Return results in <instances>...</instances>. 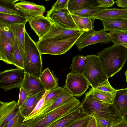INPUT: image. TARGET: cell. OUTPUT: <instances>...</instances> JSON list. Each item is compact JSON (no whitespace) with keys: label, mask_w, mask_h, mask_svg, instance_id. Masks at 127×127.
I'll use <instances>...</instances> for the list:
<instances>
[{"label":"cell","mask_w":127,"mask_h":127,"mask_svg":"<svg viewBox=\"0 0 127 127\" xmlns=\"http://www.w3.org/2000/svg\"><path fill=\"white\" fill-rule=\"evenodd\" d=\"M95 89L113 94H115L117 90L111 86L109 82L108 79L99 84Z\"/></svg>","instance_id":"f35d334b"},{"label":"cell","mask_w":127,"mask_h":127,"mask_svg":"<svg viewBox=\"0 0 127 127\" xmlns=\"http://www.w3.org/2000/svg\"><path fill=\"white\" fill-rule=\"evenodd\" d=\"M105 31L120 32L127 31V19L116 18L101 21Z\"/></svg>","instance_id":"44dd1931"},{"label":"cell","mask_w":127,"mask_h":127,"mask_svg":"<svg viewBox=\"0 0 127 127\" xmlns=\"http://www.w3.org/2000/svg\"><path fill=\"white\" fill-rule=\"evenodd\" d=\"M81 103L87 115L93 116V114L95 112L113 124L118 123L123 118L117 112L113 104L96 99L89 91L85 93V97Z\"/></svg>","instance_id":"3957f363"},{"label":"cell","mask_w":127,"mask_h":127,"mask_svg":"<svg viewBox=\"0 0 127 127\" xmlns=\"http://www.w3.org/2000/svg\"><path fill=\"white\" fill-rule=\"evenodd\" d=\"M25 118L19 112L14 118L8 122L3 127H18L23 123Z\"/></svg>","instance_id":"d590c367"},{"label":"cell","mask_w":127,"mask_h":127,"mask_svg":"<svg viewBox=\"0 0 127 127\" xmlns=\"http://www.w3.org/2000/svg\"><path fill=\"white\" fill-rule=\"evenodd\" d=\"M113 104L123 118L127 110V88L117 90Z\"/></svg>","instance_id":"ac0fdd59"},{"label":"cell","mask_w":127,"mask_h":127,"mask_svg":"<svg viewBox=\"0 0 127 127\" xmlns=\"http://www.w3.org/2000/svg\"><path fill=\"white\" fill-rule=\"evenodd\" d=\"M21 87L24 89L28 96L46 91L39 78L26 73Z\"/></svg>","instance_id":"9a60e30c"},{"label":"cell","mask_w":127,"mask_h":127,"mask_svg":"<svg viewBox=\"0 0 127 127\" xmlns=\"http://www.w3.org/2000/svg\"><path fill=\"white\" fill-rule=\"evenodd\" d=\"M16 43L0 37V60L7 64H13V53Z\"/></svg>","instance_id":"e0dca14e"},{"label":"cell","mask_w":127,"mask_h":127,"mask_svg":"<svg viewBox=\"0 0 127 127\" xmlns=\"http://www.w3.org/2000/svg\"><path fill=\"white\" fill-rule=\"evenodd\" d=\"M0 37L16 43L13 34L6 25L0 23Z\"/></svg>","instance_id":"e575fe53"},{"label":"cell","mask_w":127,"mask_h":127,"mask_svg":"<svg viewBox=\"0 0 127 127\" xmlns=\"http://www.w3.org/2000/svg\"><path fill=\"white\" fill-rule=\"evenodd\" d=\"M69 0H58L53 5L51 9L58 10L64 8H68Z\"/></svg>","instance_id":"60d3db41"},{"label":"cell","mask_w":127,"mask_h":127,"mask_svg":"<svg viewBox=\"0 0 127 127\" xmlns=\"http://www.w3.org/2000/svg\"><path fill=\"white\" fill-rule=\"evenodd\" d=\"M25 25V24H20L6 25L8 27L12 33L21 56L24 54V51Z\"/></svg>","instance_id":"d6986e66"},{"label":"cell","mask_w":127,"mask_h":127,"mask_svg":"<svg viewBox=\"0 0 127 127\" xmlns=\"http://www.w3.org/2000/svg\"><path fill=\"white\" fill-rule=\"evenodd\" d=\"M86 63V56L77 55L72 58L70 69V72L82 74Z\"/></svg>","instance_id":"f1b7e54d"},{"label":"cell","mask_w":127,"mask_h":127,"mask_svg":"<svg viewBox=\"0 0 127 127\" xmlns=\"http://www.w3.org/2000/svg\"><path fill=\"white\" fill-rule=\"evenodd\" d=\"M28 96L24 89L21 87L20 89L19 98L17 102V104L20 107L23 104Z\"/></svg>","instance_id":"b9f144b4"},{"label":"cell","mask_w":127,"mask_h":127,"mask_svg":"<svg viewBox=\"0 0 127 127\" xmlns=\"http://www.w3.org/2000/svg\"><path fill=\"white\" fill-rule=\"evenodd\" d=\"M19 112L20 107L16 101L9 102L0 101V127H3Z\"/></svg>","instance_id":"7c38bea8"},{"label":"cell","mask_w":127,"mask_h":127,"mask_svg":"<svg viewBox=\"0 0 127 127\" xmlns=\"http://www.w3.org/2000/svg\"><path fill=\"white\" fill-rule=\"evenodd\" d=\"M107 35L114 45L127 44V31L109 32Z\"/></svg>","instance_id":"4dcf8cb0"},{"label":"cell","mask_w":127,"mask_h":127,"mask_svg":"<svg viewBox=\"0 0 127 127\" xmlns=\"http://www.w3.org/2000/svg\"><path fill=\"white\" fill-rule=\"evenodd\" d=\"M83 33L62 36H52L45 34L36 43L41 55L64 54L73 46Z\"/></svg>","instance_id":"7a4b0ae2"},{"label":"cell","mask_w":127,"mask_h":127,"mask_svg":"<svg viewBox=\"0 0 127 127\" xmlns=\"http://www.w3.org/2000/svg\"><path fill=\"white\" fill-rule=\"evenodd\" d=\"M28 22L31 28L38 36L39 40L48 32L52 25L48 18L43 15L36 16Z\"/></svg>","instance_id":"5bb4252c"},{"label":"cell","mask_w":127,"mask_h":127,"mask_svg":"<svg viewBox=\"0 0 127 127\" xmlns=\"http://www.w3.org/2000/svg\"><path fill=\"white\" fill-rule=\"evenodd\" d=\"M49 91H46L45 92L42 97L38 102L32 111L27 117L25 118L24 122L33 118L39 112L43 105L45 97L49 93Z\"/></svg>","instance_id":"836d02e7"},{"label":"cell","mask_w":127,"mask_h":127,"mask_svg":"<svg viewBox=\"0 0 127 127\" xmlns=\"http://www.w3.org/2000/svg\"><path fill=\"white\" fill-rule=\"evenodd\" d=\"M115 2L118 6L127 9V0H117Z\"/></svg>","instance_id":"f6af8a7d"},{"label":"cell","mask_w":127,"mask_h":127,"mask_svg":"<svg viewBox=\"0 0 127 127\" xmlns=\"http://www.w3.org/2000/svg\"><path fill=\"white\" fill-rule=\"evenodd\" d=\"M25 72L19 68L7 69L0 73V87L7 91L15 88H20Z\"/></svg>","instance_id":"52a82bcc"},{"label":"cell","mask_w":127,"mask_h":127,"mask_svg":"<svg viewBox=\"0 0 127 127\" xmlns=\"http://www.w3.org/2000/svg\"><path fill=\"white\" fill-rule=\"evenodd\" d=\"M92 117L87 115L75 121L65 127H87Z\"/></svg>","instance_id":"8d00e7d4"},{"label":"cell","mask_w":127,"mask_h":127,"mask_svg":"<svg viewBox=\"0 0 127 127\" xmlns=\"http://www.w3.org/2000/svg\"><path fill=\"white\" fill-rule=\"evenodd\" d=\"M87 116L81 103L76 109L64 114L47 127H65L75 121Z\"/></svg>","instance_id":"4fadbf2b"},{"label":"cell","mask_w":127,"mask_h":127,"mask_svg":"<svg viewBox=\"0 0 127 127\" xmlns=\"http://www.w3.org/2000/svg\"><path fill=\"white\" fill-rule=\"evenodd\" d=\"M86 63L83 75L92 88L96 89L99 84L108 79L104 72L97 55L86 56Z\"/></svg>","instance_id":"8992f818"},{"label":"cell","mask_w":127,"mask_h":127,"mask_svg":"<svg viewBox=\"0 0 127 127\" xmlns=\"http://www.w3.org/2000/svg\"><path fill=\"white\" fill-rule=\"evenodd\" d=\"M123 118L127 122V110Z\"/></svg>","instance_id":"681fc988"},{"label":"cell","mask_w":127,"mask_h":127,"mask_svg":"<svg viewBox=\"0 0 127 127\" xmlns=\"http://www.w3.org/2000/svg\"><path fill=\"white\" fill-rule=\"evenodd\" d=\"M103 70L109 78L119 72L127 60V48L122 45L106 48L97 55Z\"/></svg>","instance_id":"6da1fadb"},{"label":"cell","mask_w":127,"mask_h":127,"mask_svg":"<svg viewBox=\"0 0 127 127\" xmlns=\"http://www.w3.org/2000/svg\"><path fill=\"white\" fill-rule=\"evenodd\" d=\"M80 104L79 100L74 96L46 113L24 122L28 124L30 127H47L64 114L76 109Z\"/></svg>","instance_id":"5b68a950"},{"label":"cell","mask_w":127,"mask_h":127,"mask_svg":"<svg viewBox=\"0 0 127 127\" xmlns=\"http://www.w3.org/2000/svg\"><path fill=\"white\" fill-rule=\"evenodd\" d=\"M46 16L52 23L60 27L70 30H79L68 8L58 10L51 9L47 11Z\"/></svg>","instance_id":"ba28073f"},{"label":"cell","mask_w":127,"mask_h":127,"mask_svg":"<svg viewBox=\"0 0 127 127\" xmlns=\"http://www.w3.org/2000/svg\"><path fill=\"white\" fill-rule=\"evenodd\" d=\"M87 127H96L95 120L93 116L90 120Z\"/></svg>","instance_id":"7dc6e473"},{"label":"cell","mask_w":127,"mask_h":127,"mask_svg":"<svg viewBox=\"0 0 127 127\" xmlns=\"http://www.w3.org/2000/svg\"><path fill=\"white\" fill-rule=\"evenodd\" d=\"M125 75L126 76V82H127V70L125 72Z\"/></svg>","instance_id":"f907efd6"},{"label":"cell","mask_w":127,"mask_h":127,"mask_svg":"<svg viewBox=\"0 0 127 127\" xmlns=\"http://www.w3.org/2000/svg\"><path fill=\"white\" fill-rule=\"evenodd\" d=\"M89 91L96 99L105 103L113 104L115 93L104 92L92 87Z\"/></svg>","instance_id":"f546056e"},{"label":"cell","mask_w":127,"mask_h":127,"mask_svg":"<svg viewBox=\"0 0 127 127\" xmlns=\"http://www.w3.org/2000/svg\"><path fill=\"white\" fill-rule=\"evenodd\" d=\"M71 14L79 30L87 33H91L95 31L94 29V25L95 19Z\"/></svg>","instance_id":"7402d4cb"},{"label":"cell","mask_w":127,"mask_h":127,"mask_svg":"<svg viewBox=\"0 0 127 127\" xmlns=\"http://www.w3.org/2000/svg\"><path fill=\"white\" fill-rule=\"evenodd\" d=\"M18 127H30L28 124L23 122Z\"/></svg>","instance_id":"c3c4849f"},{"label":"cell","mask_w":127,"mask_h":127,"mask_svg":"<svg viewBox=\"0 0 127 127\" xmlns=\"http://www.w3.org/2000/svg\"><path fill=\"white\" fill-rule=\"evenodd\" d=\"M107 33L103 29L91 33L84 32L79 37L75 44L80 51L84 48L98 43L107 44L111 42Z\"/></svg>","instance_id":"30bf717a"},{"label":"cell","mask_w":127,"mask_h":127,"mask_svg":"<svg viewBox=\"0 0 127 127\" xmlns=\"http://www.w3.org/2000/svg\"><path fill=\"white\" fill-rule=\"evenodd\" d=\"M89 85L82 74L70 72L67 75L65 86L73 96H81L87 90Z\"/></svg>","instance_id":"9c48e42d"},{"label":"cell","mask_w":127,"mask_h":127,"mask_svg":"<svg viewBox=\"0 0 127 127\" xmlns=\"http://www.w3.org/2000/svg\"><path fill=\"white\" fill-rule=\"evenodd\" d=\"M45 92L46 91H44L28 97L20 107V112L24 117L26 118L32 111L43 96Z\"/></svg>","instance_id":"ffe728a7"},{"label":"cell","mask_w":127,"mask_h":127,"mask_svg":"<svg viewBox=\"0 0 127 127\" xmlns=\"http://www.w3.org/2000/svg\"><path fill=\"white\" fill-rule=\"evenodd\" d=\"M19 0H0V5L7 7L14 8L16 3Z\"/></svg>","instance_id":"ee69618b"},{"label":"cell","mask_w":127,"mask_h":127,"mask_svg":"<svg viewBox=\"0 0 127 127\" xmlns=\"http://www.w3.org/2000/svg\"><path fill=\"white\" fill-rule=\"evenodd\" d=\"M64 87L63 86L59 87L49 91V93L45 97L44 103L42 107L34 118L42 114L53 104Z\"/></svg>","instance_id":"484cf974"},{"label":"cell","mask_w":127,"mask_h":127,"mask_svg":"<svg viewBox=\"0 0 127 127\" xmlns=\"http://www.w3.org/2000/svg\"><path fill=\"white\" fill-rule=\"evenodd\" d=\"M41 55L36 43L25 29L24 51L21 56L25 73L40 78L42 69Z\"/></svg>","instance_id":"277c9868"},{"label":"cell","mask_w":127,"mask_h":127,"mask_svg":"<svg viewBox=\"0 0 127 127\" xmlns=\"http://www.w3.org/2000/svg\"><path fill=\"white\" fill-rule=\"evenodd\" d=\"M39 78L46 91H50L59 87L58 79L54 75L53 71H51L48 67L42 71Z\"/></svg>","instance_id":"603a6c76"},{"label":"cell","mask_w":127,"mask_h":127,"mask_svg":"<svg viewBox=\"0 0 127 127\" xmlns=\"http://www.w3.org/2000/svg\"><path fill=\"white\" fill-rule=\"evenodd\" d=\"M0 13L14 15L22 16L21 13L15 8L0 5Z\"/></svg>","instance_id":"ab89813d"},{"label":"cell","mask_w":127,"mask_h":127,"mask_svg":"<svg viewBox=\"0 0 127 127\" xmlns=\"http://www.w3.org/2000/svg\"><path fill=\"white\" fill-rule=\"evenodd\" d=\"M12 58L13 65L15 66L17 68L24 70V67L22 58L16 44L13 50Z\"/></svg>","instance_id":"d6a6232c"},{"label":"cell","mask_w":127,"mask_h":127,"mask_svg":"<svg viewBox=\"0 0 127 127\" xmlns=\"http://www.w3.org/2000/svg\"><path fill=\"white\" fill-rule=\"evenodd\" d=\"M82 32H84L80 30H73L62 28L52 23L49 30L46 34L52 36H62L72 35Z\"/></svg>","instance_id":"4316f807"},{"label":"cell","mask_w":127,"mask_h":127,"mask_svg":"<svg viewBox=\"0 0 127 127\" xmlns=\"http://www.w3.org/2000/svg\"><path fill=\"white\" fill-rule=\"evenodd\" d=\"M122 45L123 46H124L125 47L127 48V44H123Z\"/></svg>","instance_id":"816d5d0a"},{"label":"cell","mask_w":127,"mask_h":127,"mask_svg":"<svg viewBox=\"0 0 127 127\" xmlns=\"http://www.w3.org/2000/svg\"><path fill=\"white\" fill-rule=\"evenodd\" d=\"M97 1L99 4L98 6L104 8L112 7L115 3L113 0H97Z\"/></svg>","instance_id":"7bdbcfd3"},{"label":"cell","mask_w":127,"mask_h":127,"mask_svg":"<svg viewBox=\"0 0 127 127\" xmlns=\"http://www.w3.org/2000/svg\"><path fill=\"white\" fill-rule=\"evenodd\" d=\"M104 9L105 8L98 6H95L86 8L71 13L82 17H89Z\"/></svg>","instance_id":"1f68e13d"},{"label":"cell","mask_w":127,"mask_h":127,"mask_svg":"<svg viewBox=\"0 0 127 127\" xmlns=\"http://www.w3.org/2000/svg\"><path fill=\"white\" fill-rule=\"evenodd\" d=\"M95 119L96 127H112L113 125L107 120L103 118L94 112L93 114Z\"/></svg>","instance_id":"74e56055"},{"label":"cell","mask_w":127,"mask_h":127,"mask_svg":"<svg viewBox=\"0 0 127 127\" xmlns=\"http://www.w3.org/2000/svg\"><path fill=\"white\" fill-rule=\"evenodd\" d=\"M101 21L116 18L127 19V9L105 8L91 16Z\"/></svg>","instance_id":"2e32d148"},{"label":"cell","mask_w":127,"mask_h":127,"mask_svg":"<svg viewBox=\"0 0 127 127\" xmlns=\"http://www.w3.org/2000/svg\"><path fill=\"white\" fill-rule=\"evenodd\" d=\"M28 22L23 16L12 15L0 13V23L5 25L26 24Z\"/></svg>","instance_id":"83f0119b"},{"label":"cell","mask_w":127,"mask_h":127,"mask_svg":"<svg viewBox=\"0 0 127 127\" xmlns=\"http://www.w3.org/2000/svg\"><path fill=\"white\" fill-rule=\"evenodd\" d=\"M74 96L64 86L53 104L42 114L36 117L40 116L50 111L63 104Z\"/></svg>","instance_id":"d4e9b609"},{"label":"cell","mask_w":127,"mask_h":127,"mask_svg":"<svg viewBox=\"0 0 127 127\" xmlns=\"http://www.w3.org/2000/svg\"><path fill=\"white\" fill-rule=\"evenodd\" d=\"M20 1L15 4L14 8L22 13L28 22L36 16L43 15L45 12L46 8L43 5L25 0Z\"/></svg>","instance_id":"8fae6325"},{"label":"cell","mask_w":127,"mask_h":127,"mask_svg":"<svg viewBox=\"0 0 127 127\" xmlns=\"http://www.w3.org/2000/svg\"><path fill=\"white\" fill-rule=\"evenodd\" d=\"M98 5L97 0H69L68 9L71 13L86 8Z\"/></svg>","instance_id":"cb8c5ba5"},{"label":"cell","mask_w":127,"mask_h":127,"mask_svg":"<svg viewBox=\"0 0 127 127\" xmlns=\"http://www.w3.org/2000/svg\"><path fill=\"white\" fill-rule=\"evenodd\" d=\"M112 127H127V122L122 118L121 121L113 124Z\"/></svg>","instance_id":"bcb514c9"}]
</instances>
